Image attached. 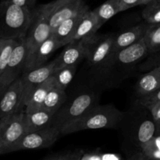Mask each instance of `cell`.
<instances>
[{"label":"cell","mask_w":160,"mask_h":160,"mask_svg":"<svg viewBox=\"0 0 160 160\" xmlns=\"http://www.w3.org/2000/svg\"><path fill=\"white\" fill-rule=\"evenodd\" d=\"M126 115L112 104L96 105L81 118L65 125L61 130V135L82 130L117 128Z\"/></svg>","instance_id":"1"},{"label":"cell","mask_w":160,"mask_h":160,"mask_svg":"<svg viewBox=\"0 0 160 160\" xmlns=\"http://www.w3.org/2000/svg\"><path fill=\"white\" fill-rule=\"evenodd\" d=\"M32 10L2 0L0 3V39L25 37L31 21Z\"/></svg>","instance_id":"2"},{"label":"cell","mask_w":160,"mask_h":160,"mask_svg":"<svg viewBox=\"0 0 160 160\" xmlns=\"http://www.w3.org/2000/svg\"><path fill=\"white\" fill-rule=\"evenodd\" d=\"M96 105L97 99L93 93H82L77 96L68 105L61 107L55 114L52 126L56 127L61 131L65 125L81 118Z\"/></svg>","instance_id":"3"},{"label":"cell","mask_w":160,"mask_h":160,"mask_svg":"<svg viewBox=\"0 0 160 160\" xmlns=\"http://www.w3.org/2000/svg\"><path fill=\"white\" fill-rule=\"evenodd\" d=\"M42 6L52 33L64 20L88 8L83 0H55Z\"/></svg>","instance_id":"4"},{"label":"cell","mask_w":160,"mask_h":160,"mask_svg":"<svg viewBox=\"0 0 160 160\" xmlns=\"http://www.w3.org/2000/svg\"><path fill=\"white\" fill-rule=\"evenodd\" d=\"M60 135V130L52 125L43 130L28 132L8 147L5 154L21 150L46 148L52 145Z\"/></svg>","instance_id":"5"},{"label":"cell","mask_w":160,"mask_h":160,"mask_svg":"<svg viewBox=\"0 0 160 160\" xmlns=\"http://www.w3.org/2000/svg\"><path fill=\"white\" fill-rule=\"evenodd\" d=\"M114 34L93 35L84 40L86 47V59L90 65H105L112 54Z\"/></svg>","instance_id":"6"},{"label":"cell","mask_w":160,"mask_h":160,"mask_svg":"<svg viewBox=\"0 0 160 160\" xmlns=\"http://www.w3.org/2000/svg\"><path fill=\"white\" fill-rule=\"evenodd\" d=\"M52 34L42 5L32 9V17L25 35L27 56L31 54L39 45L46 40Z\"/></svg>","instance_id":"7"},{"label":"cell","mask_w":160,"mask_h":160,"mask_svg":"<svg viewBox=\"0 0 160 160\" xmlns=\"http://www.w3.org/2000/svg\"><path fill=\"white\" fill-rule=\"evenodd\" d=\"M25 133L23 111L0 119V155Z\"/></svg>","instance_id":"8"},{"label":"cell","mask_w":160,"mask_h":160,"mask_svg":"<svg viewBox=\"0 0 160 160\" xmlns=\"http://www.w3.org/2000/svg\"><path fill=\"white\" fill-rule=\"evenodd\" d=\"M27 58V45L25 37L17 39V44L11 54L6 69L0 76V89L5 90L11 83L20 77L23 71Z\"/></svg>","instance_id":"9"},{"label":"cell","mask_w":160,"mask_h":160,"mask_svg":"<svg viewBox=\"0 0 160 160\" xmlns=\"http://www.w3.org/2000/svg\"><path fill=\"white\" fill-rule=\"evenodd\" d=\"M23 85L20 77L14 80L0 96V119L23 111Z\"/></svg>","instance_id":"10"},{"label":"cell","mask_w":160,"mask_h":160,"mask_svg":"<svg viewBox=\"0 0 160 160\" xmlns=\"http://www.w3.org/2000/svg\"><path fill=\"white\" fill-rule=\"evenodd\" d=\"M56 69L54 61H50L48 64H44L41 67H37L33 70L28 71L22 73L20 78L23 85V103L26 102L31 91L46 81L49 77L52 76L53 72Z\"/></svg>","instance_id":"11"},{"label":"cell","mask_w":160,"mask_h":160,"mask_svg":"<svg viewBox=\"0 0 160 160\" xmlns=\"http://www.w3.org/2000/svg\"><path fill=\"white\" fill-rule=\"evenodd\" d=\"M59 48L60 46L59 43L51 34L46 40L44 41L31 54L27 56L23 72L33 70L45 64L48 58Z\"/></svg>","instance_id":"12"},{"label":"cell","mask_w":160,"mask_h":160,"mask_svg":"<svg viewBox=\"0 0 160 160\" xmlns=\"http://www.w3.org/2000/svg\"><path fill=\"white\" fill-rule=\"evenodd\" d=\"M148 54V49L142 38L135 43L111 55L106 64L131 66L140 61Z\"/></svg>","instance_id":"13"},{"label":"cell","mask_w":160,"mask_h":160,"mask_svg":"<svg viewBox=\"0 0 160 160\" xmlns=\"http://www.w3.org/2000/svg\"><path fill=\"white\" fill-rule=\"evenodd\" d=\"M86 57V47L84 40H77L70 42L55 60L56 68L65 66H78Z\"/></svg>","instance_id":"14"},{"label":"cell","mask_w":160,"mask_h":160,"mask_svg":"<svg viewBox=\"0 0 160 160\" xmlns=\"http://www.w3.org/2000/svg\"><path fill=\"white\" fill-rule=\"evenodd\" d=\"M148 27V24L145 23V22L141 23L125 30L120 34L115 35L111 55L142 39L145 35Z\"/></svg>","instance_id":"15"},{"label":"cell","mask_w":160,"mask_h":160,"mask_svg":"<svg viewBox=\"0 0 160 160\" xmlns=\"http://www.w3.org/2000/svg\"><path fill=\"white\" fill-rule=\"evenodd\" d=\"M56 113L44 108L25 112L23 111V121L26 133L43 130L52 125L53 118Z\"/></svg>","instance_id":"16"},{"label":"cell","mask_w":160,"mask_h":160,"mask_svg":"<svg viewBox=\"0 0 160 160\" xmlns=\"http://www.w3.org/2000/svg\"><path fill=\"white\" fill-rule=\"evenodd\" d=\"M89 8L84 9L77 15L64 20L52 33V35L54 36L55 39H56L57 42L59 43L60 48L62 46L67 45L70 42H73V36H74L78 23H79L83 14Z\"/></svg>","instance_id":"17"},{"label":"cell","mask_w":160,"mask_h":160,"mask_svg":"<svg viewBox=\"0 0 160 160\" xmlns=\"http://www.w3.org/2000/svg\"><path fill=\"white\" fill-rule=\"evenodd\" d=\"M99 28L100 27L95 13L93 10L88 9L81 17L77 27L73 41L85 40L89 39L95 35Z\"/></svg>","instance_id":"18"},{"label":"cell","mask_w":160,"mask_h":160,"mask_svg":"<svg viewBox=\"0 0 160 160\" xmlns=\"http://www.w3.org/2000/svg\"><path fill=\"white\" fill-rule=\"evenodd\" d=\"M55 86H55L54 80L51 76L43 83L34 88L25 102V109L23 111L25 112H29L42 108V105L47 93L52 88Z\"/></svg>","instance_id":"19"},{"label":"cell","mask_w":160,"mask_h":160,"mask_svg":"<svg viewBox=\"0 0 160 160\" xmlns=\"http://www.w3.org/2000/svg\"><path fill=\"white\" fill-rule=\"evenodd\" d=\"M160 89V69L154 67L142 75L136 84V91L141 97H146Z\"/></svg>","instance_id":"20"},{"label":"cell","mask_w":160,"mask_h":160,"mask_svg":"<svg viewBox=\"0 0 160 160\" xmlns=\"http://www.w3.org/2000/svg\"><path fill=\"white\" fill-rule=\"evenodd\" d=\"M67 99L66 90L59 89L57 87H53L48 91L42 105V108L56 113L61 107L63 105Z\"/></svg>","instance_id":"21"},{"label":"cell","mask_w":160,"mask_h":160,"mask_svg":"<svg viewBox=\"0 0 160 160\" xmlns=\"http://www.w3.org/2000/svg\"><path fill=\"white\" fill-rule=\"evenodd\" d=\"M101 28L109 19L120 12L119 0H107L93 10Z\"/></svg>","instance_id":"22"},{"label":"cell","mask_w":160,"mask_h":160,"mask_svg":"<svg viewBox=\"0 0 160 160\" xmlns=\"http://www.w3.org/2000/svg\"><path fill=\"white\" fill-rule=\"evenodd\" d=\"M78 66H65L56 68L52 77L54 80L55 86L59 89L66 90L76 73Z\"/></svg>","instance_id":"23"},{"label":"cell","mask_w":160,"mask_h":160,"mask_svg":"<svg viewBox=\"0 0 160 160\" xmlns=\"http://www.w3.org/2000/svg\"><path fill=\"white\" fill-rule=\"evenodd\" d=\"M156 123L152 119H145L139 125L137 130V142L141 147L149 142L156 136Z\"/></svg>","instance_id":"24"},{"label":"cell","mask_w":160,"mask_h":160,"mask_svg":"<svg viewBox=\"0 0 160 160\" xmlns=\"http://www.w3.org/2000/svg\"><path fill=\"white\" fill-rule=\"evenodd\" d=\"M143 39L148 53L159 52L160 50V24H148Z\"/></svg>","instance_id":"25"},{"label":"cell","mask_w":160,"mask_h":160,"mask_svg":"<svg viewBox=\"0 0 160 160\" xmlns=\"http://www.w3.org/2000/svg\"><path fill=\"white\" fill-rule=\"evenodd\" d=\"M17 39H0V76L6 69Z\"/></svg>","instance_id":"26"},{"label":"cell","mask_w":160,"mask_h":160,"mask_svg":"<svg viewBox=\"0 0 160 160\" xmlns=\"http://www.w3.org/2000/svg\"><path fill=\"white\" fill-rule=\"evenodd\" d=\"M141 148L140 153L145 160H160V135H156Z\"/></svg>","instance_id":"27"},{"label":"cell","mask_w":160,"mask_h":160,"mask_svg":"<svg viewBox=\"0 0 160 160\" xmlns=\"http://www.w3.org/2000/svg\"><path fill=\"white\" fill-rule=\"evenodd\" d=\"M142 15L145 23L148 24H160V4L156 1L150 2L145 5Z\"/></svg>","instance_id":"28"},{"label":"cell","mask_w":160,"mask_h":160,"mask_svg":"<svg viewBox=\"0 0 160 160\" xmlns=\"http://www.w3.org/2000/svg\"><path fill=\"white\" fill-rule=\"evenodd\" d=\"M81 152H68L52 155L43 160H81Z\"/></svg>","instance_id":"29"},{"label":"cell","mask_w":160,"mask_h":160,"mask_svg":"<svg viewBox=\"0 0 160 160\" xmlns=\"http://www.w3.org/2000/svg\"><path fill=\"white\" fill-rule=\"evenodd\" d=\"M139 101H140L141 104L142 106L145 107V108L147 106H148V105L160 101V89H158L155 93H153L150 94V95L146 96V97H141Z\"/></svg>","instance_id":"30"},{"label":"cell","mask_w":160,"mask_h":160,"mask_svg":"<svg viewBox=\"0 0 160 160\" xmlns=\"http://www.w3.org/2000/svg\"><path fill=\"white\" fill-rule=\"evenodd\" d=\"M119 4H120V12H122L134 6L145 5L146 3L145 0H119Z\"/></svg>","instance_id":"31"},{"label":"cell","mask_w":160,"mask_h":160,"mask_svg":"<svg viewBox=\"0 0 160 160\" xmlns=\"http://www.w3.org/2000/svg\"><path fill=\"white\" fill-rule=\"evenodd\" d=\"M147 109L150 111L153 121L156 125L160 123V101L150 104L146 107Z\"/></svg>","instance_id":"32"},{"label":"cell","mask_w":160,"mask_h":160,"mask_svg":"<svg viewBox=\"0 0 160 160\" xmlns=\"http://www.w3.org/2000/svg\"><path fill=\"white\" fill-rule=\"evenodd\" d=\"M6 1L13 3L17 6H21V7L28 8L30 10H32L34 8L36 0H6Z\"/></svg>","instance_id":"33"},{"label":"cell","mask_w":160,"mask_h":160,"mask_svg":"<svg viewBox=\"0 0 160 160\" xmlns=\"http://www.w3.org/2000/svg\"><path fill=\"white\" fill-rule=\"evenodd\" d=\"M100 160H120L118 156L112 154H106L100 157Z\"/></svg>","instance_id":"34"},{"label":"cell","mask_w":160,"mask_h":160,"mask_svg":"<svg viewBox=\"0 0 160 160\" xmlns=\"http://www.w3.org/2000/svg\"><path fill=\"white\" fill-rule=\"evenodd\" d=\"M154 67H158L160 69V56H156V59L153 61V68Z\"/></svg>","instance_id":"35"},{"label":"cell","mask_w":160,"mask_h":160,"mask_svg":"<svg viewBox=\"0 0 160 160\" xmlns=\"http://www.w3.org/2000/svg\"><path fill=\"white\" fill-rule=\"evenodd\" d=\"M156 135H160V123L156 125Z\"/></svg>","instance_id":"36"},{"label":"cell","mask_w":160,"mask_h":160,"mask_svg":"<svg viewBox=\"0 0 160 160\" xmlns=\"http://www.w3.org/2000/svg\"><path fill=\"white\" fill-rule=\"evenodd\" d=\"M129 160H139L138 155V154H136V155H134V156L131 157V158H130Z\"/></svg>","instance_id":"37"},{"label":"cell","mask_w":160,"mask_h":160,"mask_svg":"<svg viewBox=\"0 0 160 160\" xmlns=\"http://www.w3.org/2000/svg\"><path fill=\"white\" fill-rule=\"evenodd\" d=\"M138 155L139 160H145L143 158H142V155H141V153H138Z\"/></svg>","instance_id":"38"},{"label":"cell","mask_w":160,"mask_h":160,"mask_svg":"<svg viewBox=\"0 0 160 160\" xmlns=\"http://www.w3.org/2000/svg\"><path fill=\"white\" fill-rule=\"evenodd\" d=\"M145 3H146V4H148V3H150V2H152V1H154V0H145Z\"/></svg>","instance_id":"39"},{"label":"cell","mask_w":160,"mask_h":160,"mask_svg":"<svg viewBox=\"0 0 160 160\" xmlns=\"http://www.w3.org/2000/svg\"><path fill=\"white\" fill-rule=\"evenodd\" d=\"M154 1H156V3H159V4H160V0H154Z\"/></svg>","instance_id":"40"},{"label":"cell","mask_w":160,"mask_h":160,"mask_svg":"<svg viewBox=\"0 0 160 160\" xmlns=\"http://www.w3.org/2000/svg\"><path fill=\"white\" fill-rule=\"evenodd\" d=\"M3 91H4V90H1V89H0V96H1V94L2 93H3Z\"/></svg>","instance_id":"41"}]
</instances>
